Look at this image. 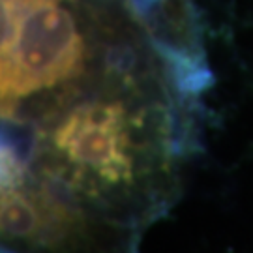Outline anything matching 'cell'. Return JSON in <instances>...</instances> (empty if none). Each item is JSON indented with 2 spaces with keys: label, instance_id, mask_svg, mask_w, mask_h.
I'll return each instance as SVG.
<instances>
[{
  "label": "cell",
  "instance_id": "1",
  "mask_svg": "<svg viewBox=\"0 0 253 253\" xmlns=\"http://www.w3.org/2000/svg\"><path fill=\"white\" fill-rule=\"evenodd\" d=\"M84 45L60 0H2L0 83L4 109L79 75Z\"/></svg>",
  "mask_w": 253,
  "mask_h": 253
}]
</instances>
